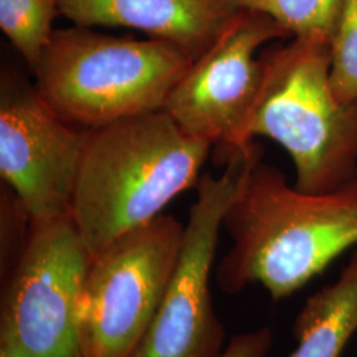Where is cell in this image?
Returning a JSON list of instances; mask_svg holds the SVG:
<instances>
[{
	"mask_svg": "<svg viewBox=\"0 0 357 357\" xmlns=\"http://www.w3.org/2000/svg\"><path fill=\"white\" fill-rule=\"evenodd\" d=\"M212 147L165 110L84 130L70 217L91 258L196 187Z\"/></svg>",
	"mask_w": 357,
	"mask_h": 357,
	"instance_id": "obj_2",
	"label": "cell"
},
{
	"mask_svg": "<svg viewBox=\"0 0 357 357\" xmlns=\"http://www.w3.org/2000/svg\"><path fill=\"white\" fill-rule=\"evenodd\" d=\"M289 38L291 35L268 15L243 8L216 43L192 61L163 110L184 131L218 146L227 160L255 142L249 125L264 75L257 52Z\"/></svg>",
	"mask_w": 357,
	"mask_h": 357,
	"instance_id": "obj_8",
	"label": "cell"
},
{
	"mask_svg": "<svg viewBox=\"0 0 357 357\" xmlns=\"http://www.w3.org/2000/svg\"><path fill=\"white\" fill-rule=\"evenodd\" d=\"M357 332V249L337 281L307 298L294 321L289 357H342Z\"/></svg>",
	"mask_w": 357,
	"mask_h": 357,
	"instance_id": "obj_11",
	"label": "cell"
},
{
	"mask_svg": "<svg viewBox=\"0 0 357 357\" xmlns=\"http://www.w3.org/2000/svg\"><path fill=\"white\" fill-rule=\"evenodd\" d=\"M264 75L249 138L265 137L289 153L295 188L333 191L357 176V101L331 85V43L290 38L259 53Z\"/></svg>",
	"mask_w": 357,
	"mask_h": 357,
	"instance_id": "obj_3",
	"label": "cell"
},
{
	"mask_svg": "<svg viewBox=\"0 0 357 357\" xmlns=\"http://www.w3.org/2000/svg\"><path fill=\"white\" fill-rule=\"evenodd\" d=\"M0 357H11V356H8V355H4V354H0Z\"/></svg>",
	"mask_w": 357,
	"mask_h": 357,
	"instance_id": "obj_17",
	"label": "cell"
},
{
	"mask_svg": "<svg viewBox=\"0 0 357 357\" xmlns=\"http://www.w3.org/2000/svg\"><path fill=\"white\" fill-rule=\"evenodd\" d=\"M192 61L167 41L73 24L54 29L33 76L38 94L56 114L91 128L163 110Z\"/></svg>",
	"mask_w": 357,
	"mask_h": 357,
	"instance_id": "obj_4",
	"label": "cell"
},
{
	"mask_svg": "<svg viewBox=\"0 0 357 357\" xmlns=\"http://www.w3.org/2000/svg\"><path fill=\"white\" fill-rule=\"evenodd\" d=\"M1 281L10 274L26 248L32 228V218L23 203L7 185L1 191Z\"/></svg>",
	"mask_w": 357,
	"mask_h": 357,
	"instance_id": "obj_15",
	"label": "cell"
},
{
	"mask_svg": "<svg viewBox=\"0 0 357 357\" xmlns=\"http://www.w3.org/2000/svg\"><path fill=\"white\" fill-rule=\"evenodd\" d=\"M331 85L342 102L357 101V0H345L332 38Z\"/></svg>",
	"mask_w": 357,
	"mask_h": 357,
	"instance_id": "obj_14",
	"label": "cell"
},
{
	"mask_svg": "<svg viewBox=\"0 0 357 357\" xmlns=\"http://www.w3.org/2000/svg\"><path fill=\"white\" fill-rule=\"evenodd\" d=\"M183 231L162 213L91 258L79 303L82 357H135L174 274Z\"/></svg>",
	"mask_w": 357,
	"mask_h": 357,
	"instance_id": "obj_5",
	"label": "cell"
},
{
	"mask_svg": "<svg viewBox=\"0 0 357 357\" xmlns=\"http://www.w3.org/2000/svg\"><path fill=\"white\" fill-rule=\"evenodd\" d=\"M241 8L265 13L291 38L331 43L344 11L345 0H238Z\"/></svg>",
	"mask_w": 357,
	"mask_h": 357,
	"instance_id": "obj_13",
	"label": "cell"
},
{
	"mask_svg": "<svg viewBox=\"0 0 357 357\" xmlns=\"http://www.w3.org/2000/svg\"><path fill=\"white\" fill-rule=\"evenodd\" d=\"M261 153L262 147L253 142L230 153L221 175H202L174 274L135 357L221 356L225 328L213 310L209 280L225 213Z\"/></svg>",
	"mask_w": 357,
	"mask_h": 357,
	"instance_id": "obj_7",
	"label": "cell"
},
{
	"mask_svg": "<svg viewBox=\"0 0 357 357\" xmlns=\"http://www.w3.org/2000/svg\"><path fill=\"white\" fill-rule=\"evenodd\" d=\"M271 344V328L262 327L255 331L234 335L220 357H268Z\"/></svg>",
	"mask_w": 357,
	"mask_h": 357,
	"instance_id": "obj_16",
	"label": "cell"
},
{
	"mask_svg": "<svg viewBox=\"0 0 357 357\" xmlns=\"http://www.w3.org/2000/svg\"><path fill=\"white\" fill-rule=\"evenodd\" d=\"M84 143L35 84L13 69L0 77V176L32 221L70 216Z\"/></svg>",
	"mask_w": 357,
	"mask_h": 357,
	"instance_id": "obj_9",
	"label": "cell"
},
{
	"mask_svg": "<svg viewBox=\"0 0 357 357\" xmlns=\"http://www.w3.org/2000/svg\"><path fill=\"white\" fill-rule=\"evenodd\" d=\"M222 228L233 245L216 268L221 290L237 295L259 283L278 302L357 245V176L333 191H299L261 153L248 168Z\"/></svg>",
	"mask_w": 357,
	"mask_h": 357,
	"instance_id": "obj_1",
	"label": "cell"
},
{
	"mask_svg": "<svg viewBox=\"0 0 357 357\" xmlns=\"http://www.w3.org/2000/svg\"><path fill=\"white\" fill-rule=\"evenodd\" d=\"M61 15L59 0H0V29L33 73Z\"/></svg>",
	"mask_w": 357,
	"mask_h": 357,
	"instance_id": "obj_12",
	"label": "cell"
},
{
	"mask_svg": "<svg viewBox=\"0 0 357 357\" xmlns=\"http://www.w3.org/2000/svg\"><path fill=\"white\" fill-rule=\"evenodd\" d=\"M90 261L72 217L32 221L23 253L1 281L0 354L82 357L79 303Z\"/></svg>",
	"mask_w": 357,
	"mask_h": 357,
	"instance_id": "obj_6",
	"label": "cell"
},
{
	"mask_svg": "<svg viewBox=\"0 0 357 357\" xmlns=\"http://www.w3.org/2000/svg\"><path fill=\"white\" fill-rule=\"evenodd\" d=\"M59 8L75 26L137 29L176 45L193 60L243 10L238 0H59Z\"/></svg>",
	"mask_w": 357,
	"mask_h": 357,
	"instance_id": "obj_10",
	"label": "cell"
}]
</instances>
